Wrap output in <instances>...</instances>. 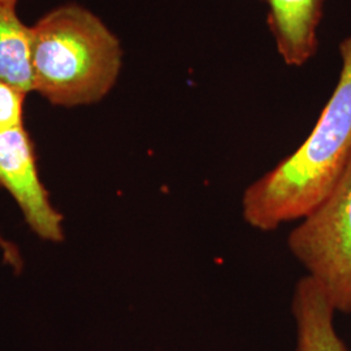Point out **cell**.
<instances>
[{"label":"cell","instance_id":"3","mask_svg":"<svg viewBox=\"0 0 351 351\" xmlns=\"http://www.w3.org/2000/svg\"><path fill=\"white\" fill-rule=\"evenodd\" d=\"M288 247L335 311L351 314V156L332 191L289 233Z\"/></svg>","mask_w":351,"mask_h":351},{"label":"cell","instance_id":"10","mask_svg":"<svg viewBox=\"0 0 351 351\" xmlns=\"http://www.w3.org/2000/svg\"><path fill=\"white\" fill-rule=\"evenodd\" d=\"M17 1H19V0H0V4H4V5H8V7H13V8H16Z\"/></svg>","mask_w":351,"mask_h":351},{"label":"cell","instance_id":"9","mask_svg":"<svg viewBox=\"0 0 351 351\" xmlns=\"http://www.w3.org/2000/svg\"><path fill=\"white\" fill-rule=\"evenodd\" d=\"M0 249L3 250L4 261L10 265H12L16 271H20L23 262H21V256L19 254V250L13 246L11 242L5 241L1 236H0Z\"/></svg>","mask_w":351,"mask_h":351},{"label":"cell","instance_id":"8","mask_svg":"<svg viewBox=\"0 0 351 351\" xmlns=\"http://www.w3.org/2000/svg\"><path fill=\"white\" fill-rule=\"evenodd\" d=\"M25 91L0 80V132L24 125Z\"/></svg>","mask_w":351,"mask_h":351},{"label":"cell","instance_id":"7","mask_svg":"<svg viewBox=\"0 0 351 351\" xmlns=\"http://www.w3.org/2000/svg\"><path fill=\"white\" fill-rule=\"evenodd\" d=\"M0 80L34 93L30 60V27L16 14V8L0 4Z\"/></svg>","mask_w":351,"mask_h":351},{"label":"cell","instance_id":"4","mask_svg":"<svg viewBox=\"0 0 351 351\" xmlns=\"http://www.w3.org/2000/svg\"><path fill=\"white\" fill-rule=\"evenodd\" d=\"M0 188L11 194L39 239L63 241V215L40 180L36 146L24 125L0 132Z\"/></svg>","mask_w":351,"mask_h":351},{"label":"cell","instance_id":"2","mask_svg":"<svg viewBox=\"0 0 351 351\" xmlns=\"http://www.w3.org/2000/svg\"><path fill=\"white\" fill-rule=\"evenodd\" d=\"M34 91L53 106L101 101L123 64L120 40L98 16L77 4L52 10L30 26Z\"/></svg>","mask_w":351,"mask_h":351},{"label":"cell","instance_id":"5","mask_svg":"<svg viewBox=\"0 0 351 351\" xmlns=\"http://www.w3.org/2000/svg\"><path fill=\"white\" fill-rule=\"evenodd\" d=\"M277 50L291 66L307 63L317 50V26L324 0H264Z\"/></svg>","mask_w":351,"mask_h":351},{"label":"cell","instance_id":"6","mask_svg":"<svg viewBox=\"0 0 351 351\" xmlns=\"http://www.w3.org/2000/svg\"><path fill=\"white\" fill-rule=\"evenodd\" d=\"M291 313L297 326L295 351H349L335 328V308L313 278L304 276L294 288Z\"/></svg>","mask_w":351,"mask_h":351},{"label":"cell","instance_id":"1","mask_svg":"<svg viewBox=\"0 0 351 351\" xmlns=\"http://www.w3.org/2000/svg\"><path fill=\"white\" fill-rule=\"evenodd\" d=\"M339 84L301 146L245 190L242 217L274 232L301 220L335 188L351 156V37L339 45Z\"/></svg>","mask_w":351,"mask_h":351}]
</instances>
